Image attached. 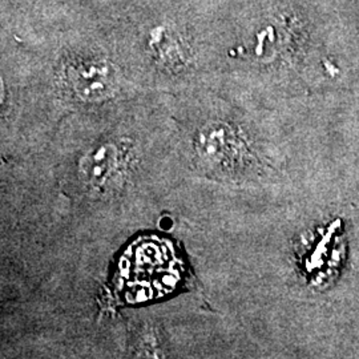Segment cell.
Masks as SVG:
<instances>
[{
    "label": "cell",
    "mask_w": 359,
    "mask_h": 359,
    "mask_svg": "<svg viewBox=\"0 0 359 359\" xmlns=\"http://www.w3.org/2000/svg\"><path fill=\"white\" fill-rule=\"evenodd\" d=\"M126 167L124 149L117 144L107 142L92 149L80 165L83 179L93 188H105L117 179Z\"/></svg>",
    "instance_id": "1"
},
{
    "label": "cell",
    "mask_w": 359,
    "mask_h": 359,
    "mask_svg": "<svg viewBox=\"0 0 359 359\" xmlns=\"http://www.w3.org/2000/svg\"><path fill=\"white\" fill-rule=\"evenodd\" d=\"M67 83L80 99L99 100L112 92L111 69L99 62L83 60L67 68Z\"/></svg>",
    "instance_id": "2"
},
{
    "label": "cell",
    "mask_w": 359,
    "mask_h": 359,
    "mask_svg": "<svg viewBox=\"0 0 359 359\" xmlns=\"http://www.w3.org/2000/svg\"><path fill=\"white\" fill-rule=\"evenodd\" d=\"M196 149L206 164L212 167H228L237 156L238 144L229 127L212 124L204 127L198 133Z\"/></svg>",
    "instance_id": "3"
}]
</instances>
